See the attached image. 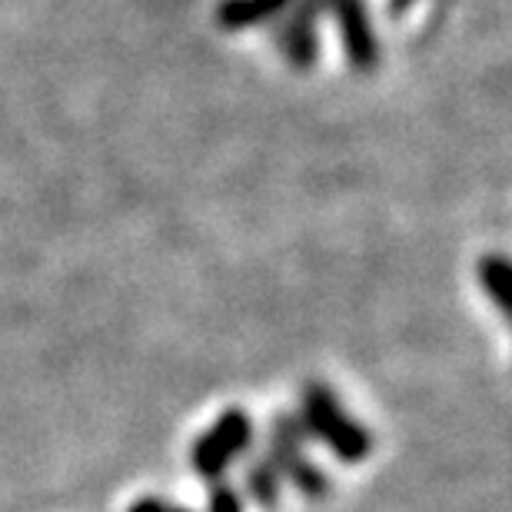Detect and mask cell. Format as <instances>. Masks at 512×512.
I'll return each instance as SVG.
<instances>
[{"label":"cell","instance_id":"cell-1","mask_svg":"<svg viewBox=\"0 0 512 512\" xmlns=\"http://www.w3.org/2000/svg\"><path fill=\"white\" fill-rule=\"evenodd\" d=\"M300 423L306 429V436H316L320 443L330 446V453L340 459V463H363L373 449L370 433L346 413L340 406V399L333 396V389H326V386L306 389Z\"/></svg>","mask_w":512,"mask_h":512},{"label":"cell","instance_id":"cell-4","mask_svg":"<svg viewBox=\"0 0 512 512\" xmlns=\"http://www.w3.org/2000/svg\"><path fill=\"white\" fill-rule=\"evenodd\" d=\"M330 7L336 10V20H340V34L350 64L360 70H373L376 60H380V47H376L373 27L366 20L363 0H330Z\"/></svg>","mask_w":512,"mask_h":512},{"label":"cell","instance_id":"cell-8","mask_svg":"<svg viewBox=\"0 0 512 512\" xmlns=\"http://www.w3.org/2000/svg\"><path fill=\"white\" fill-rule=\"evenodd\" d=\"M479 283H483V290L489 293V300L503 313H509L512 270H509L506 256H486V260H479Z\"/></svg>","mask_w":512,"mask_h":512},{"label":"cell","instance_id":"cell-9","mask_svg":"<svg viewBox=\"0 0 512 512\" xmlns=\"http://www.w3.org/2000/svg\"><path fill=\"white\" fill-rule=\"evenodd\" d=\"M207 512H247V506H243V496L237 486L227 483V479H217V483H210Z\"/></svg>","mask_w":512,"mask_h":512},{"label":"cell","instance_id":"cell-5","mask_svg":"<svg viewBox=\"0 0 512 512\" xmlns=\"http://www.w3.org/2000/svg\"><path fill=\"white\" fill-rule=\"evenodd\" d=\"M286 57L296 67H310L316 60V7H300L283 34Z\"/></svg>","mask_w":512,"mask_h":512},{"label":"cell","instance_id":"cell-7","mask_svg":"<svg viewBox=\"0 0 512 512\" xmlns=\"http://www.w3.org/2000/svg\"><path fill=\"white\" fill-rule=\"evenodd\" d=\"M286 0H223L217 17L223 27L237 30V27H253L260 24L263 17L276 14V10H283Z\"/></svg>","mask_w":512,"mask_h":512},{"label":"cell","instance_id":"cell-2","mask_svg":"<svg viewBox=\"0 0 512 512\" xmlns=\"http://www.w3.org/2000/svg\"><path fill=\"white\" fill-rule=\"evenodd\" d=\"M263 459L280 473V479H290L303 496L320 499L330 493V479H326L323 469L306 456V429L300 423V416L283 413L273 419Z\"/></svg>","mask_w":512,"mask_h":512},{"label":"cell","instance_id":"cell-11","mask_svg":"<svg viewBox=\"0 0 512 512\" xmlns=\"http://www.w3.org/2000/svg\"><path fill=\"white\" fill-rule=\"evenodd\" d=\"M167 512H190V509H173V506H170Z\"/></svg>","mask_w":512,"mask_h":512},{"label":"cell","instance_id":"cell-6","mask_svg":"<svg viewBox=\"0 0 512 512\" xmlns=\"http://www.w3.org/2000/svg\"><path fill=\"white\" fill-rule=\"evenodd\" d=\"M280 486H283L280 473L263 456L253 459L247 473H243V489H247V496L260 509H276V503H280Z\"/></svg>","mask_w":512,"mask_h":512},{"label":"cell","instance_id":"cell-10","mask_svg":"<svg viewBox=\"0 0 512 512\" xmlns=\"http://www.w3.org/2000/svg\"><path fill=\"white\" fill-rule=\"evenodd\" d=\"M170 503H163L160 496H147V499H137V503L130 506V512H167Z\"/></svg>","mask_w":512,"mask_h":512},{"label":"cell","instance_id":"cell-3","mask_svg":"<svg viewBox=\"0 0 512 512\" xmlns=\"http://www.w3.org/2000/svg\"><path fill=\"white\" fill-rule=\"evenodd\" d=\"M253 443V419L243 409H227L207 433L197 439V446L190 449V466L207 479H227V469L250 453Z\"/></svg>","mask_w":512,"mask_h":512}]
</instances>
